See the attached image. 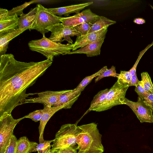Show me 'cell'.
Returning a JSON list of instances; mask_svg holds the SVG:
<instances>
[{
    "label": "cell",
    "mask_w": 153,
    "mask_h": 153,
    "mask_svg": "<svg viewBox=\"0 0 153 153\" xmlns=\"http://www.w3.org/2000/svg\"><path fill=\"white\" fill-rule=\"evenodd\" d=\"M80 132L76 138L78 153H102V135L97 124L92 123L78 126Z\"/></svg>",
    "instance_id": "obj_2"
},
{
    "label": "cell",
    "mask_w": 153,
    "mask_h": 153,
    "mask_svg": "<svg viewBox=\"0 0 153 153\" xmlns=\"http://www.w3.org/2000/svg\"><path fill=\"white\" fill-rule=\"evenodd\" d=\"M150 6L151 8L153 10V7L151 5H150Z\"/></svg>",
    "instance_id": "obj_40"
},
{
    "label": "cell",
    "mask_w": 153,
    "mask_h": 153,
    "mask_svg": "<svg viewBox=\"0 0 153 153\" xmlns=\"http://www.w3.org/2000/svg\"><path fill=\"white\" fill-rule=\"evenodd\" d=\"M131 78V75L128 71H121L119 74L117 80L121 84L128 86Z\"/></svg>",
    "instance_id": "obj_28"
},
{
    "label": "cell",
    "mask_w": 153,
    "mask_h": 153,
    "mask_svg": "<svg viewBox=\"0 0 153 153\" xmlns=\"http://www.w3.org/2000/svg\"><path fill=\"white\" fill-rule=\"evenodd\" d=\"M77 146H70L58 149H55L57 153H78Z\"/></svg>",
    "instance_id": "obj_34"
},
{
    "label": "cell",
    "mask_w": 153,
    "mask_h": 153,
    "mask_svg": "<svg viewBox=\"0 0 153 153\" xmlns=\"http://www.w3.org/2000/svg\"><path fill=\"white\" fill-rule=\"evenodd\" d=\"M66 90L59 91H46L36 93L38 97L27 99L24 104L39 103L44 105L53 107L58 101L60 96Z\"/></svg>",
    "instance_id": "obj_11"
},
{
    "label": "cell",
    "mask_w": 153,
    "mask_h": 153,
    "mask_svg": "<svg viewBox=\"0 0 153 153\" xmlns=\"http://www.w3.org/2000/svg\"><path fill=\"white\" fill-rule=\"evenodd\" d=\"M30 49L41 53L47 59L53 61L54 56L68 54L73 48V44H63L52 41L45 35L40 39L32 40L28 43Z\"/></svg>",
    "instance_id": "obj_3"
},
{
    "label": "cell",
    "mask_w": 153,
    "mask_h": 153,
    "mask_svg": "<svg viewBox=\"0 0 153 153\" xmlns=\"http://www.w3.org/2000/svg\"><path fill=\"white\" fill-rule=\"evenodd\" d=\"M153 45V42H152L151 44L148 45L146 47L144 50H143L140 52L139 55L138 56L137 59L135 64L132 67L129 71H128L131 76L133 75L136 73L137 67L140 60L141 59L143 56L147 51Z\"/></svg>",
    "instance_id": "obj_30"
},
{
    "label": "cell",
    "mask_w": 153,
    "mask_h": 153,
    "mask_svg": "<svg viewBox=\"0 0 153 153\" xmlns=\"http://www.w3.org/2000/svg\"><path fill=\"white\" fill-rule=\"evenodd\" d=\"M141 75V80L139 81V84L149 93L153 94V84L149 74L146 72Z\"/></svg>",
    "instance_id": "obj_23"
},
{
    "label": "cell",
    "mask_w": 153,
    "mask_h": 153,
    "mask_svg": "<svg viewBox=\"0 0 153 153\" xmlns=\"http://www.w3.org/2000/svg\"><path fill=\"white\" fill-rule=\"evenodd\" d=\"M19 17L16 14L8 16L0 21V36L18 28Z\"/></svg>",
    "instance_id": "obj_17"
},
{
    "label": "cell",
    "mask_w": 153,
    "mask_h": 153,
    "mask_svg": "<svg viewBox=\"0 0 153 153\" xmlns=\"http://www.w3.org/2000/svg\"><path fill=\"white\" fill-rule=\"evenodd\" d=\"M107 69V66H105L95 74L85 77L75 89L77 90H79L82 91L85 87L91 82L93 78L101 74Z\"/></svg>",
    "instance_id": "obj_22"
},
{
    "label": "cell",
    "mask_w": 153,
    "mask_h": 153,
    "mask_svg": "<svg viewBox=\"0 0 153 153\" xmlns=\"http://www.w3.org/2000/svg\"><path fill=\"white\" fill-rule=\"evenodd\" d=\"M119 74L117 73L115 67L112 66L109 69H107L101 74L97 77L95 79V82H96L104 77L107 76H113L117 78Z\"/></svg>",
    "instance_id": "obj_27"
},
{
    "label": "cell",
    "mask_w": 153,
    "mask_h": 153,
    "mask_svg": "<svg viewBox=\"0 0 153 153\" xmlns=\"http://www.w3.org/2000/svg\"><path fill=\"white\" fill-rule=\"evenodd\" d=\"M23 117L14 119L11 114L4 112L0 116V153H4L13 134V130L16 125Z\"/></svg>",
    "instance_id": "obj_7"
},
{
    "label": "cell",
    "mask_w": 153,
    "mask_h": 153,
    "mask_svg": "<svg viewBox=\"0 0 153 153\" xmlns=\"http://www.w3.org/2000/svg\"><path fill=\"white\" fill-rule=\"evenodd\" d=\"M104 39L88 44L79 49L71 51L68 54L76 53H84L87 57H92L100 55L101 48L104 42Z\"/></svg>",
    "instance_id": "obj_16"
},
{
    "label": "cell",
    "mask_w": 153,
    "mask_h": 153,
    "mask_svg": "<svg viewBox=\"0 0 153 153\" xmlns=\"http://www.w3.org/2000/svg\"><path fill=\"white\" fill-rule=\"evenodd\" d=\"M27 30L18 28L0 36V56L6 54L8 44L12 39Z\"/></svg>",
    "instance_id": "obj_19"
},
{
    "label": "cell",
    "mask_w": 153,
    "mask_h": 153,
    "mask_svg": "<svg viewBox=\"0 0 153 153\" xmlns=\"http://www.w3.org/2000/svg\"><path fill=\"white\" fill-rule=\"evenodd\" d=\"M36 7L35 22L31 30H35L45 35L49 32L47 29L48 27L61 22L62 17L54 14L41 4H37Z\"/></svg>",
    "instance_id": "obj_6"
},
{
    "label": "cell",
    "mask_w": 153,
    "mask_h": 153,
    "mask_svg": "<svg viewBox=\"0 0 153 153\" xmlns=\"http://www.w3.org/2000/svg\"><path fill=\"white\" fill-rule=\"evenodd\" d=\"M99 16L90 9H87L73 16L62 17L60 21L63 25L73 27L84 22L92 23L98 19Z\"/></svg>",
    "instance_id": "obj_9"
},
{
    "label": "cell",
    "mask_w": 153,
    "mask_h": 153,
    "mask_svg": "<svg viewBox=\"0 0 153 153\" xmlns=\"http://www.w3.org/2000/svg\"><path fill=\"white\" fill-rule=\"evenodd\" d=\"M109 89L106 88L98 92L94 97L88 110H91L99 104L102 103L105 99Z\"/></svg>",
    "instance_id": "obj_24"
},
{
    "label": "cell",
    "mask_w": 153,
    "mask_h": 153,
    "mask_svg": "<svg viewBox=\"0 0 153 153\" xmlns=\"http://www.w3.org/2000/svg\"><path fill=\"white\" fill-rule=\"evenodd\" d=\"M53 153H57L56 150L55 149V151Z\"/></svg>",
    "instance_id": "obj_41"
},
{
    "label": "cell",
    "mask_w": 153,
    "mask_h": 153,
    "mask_svg": "<svg viewBox=\"0 0 153 153\" xmlns=\"http://www.w3.org/2000/svg\"><path fill=\"white\" fill-rule=\"evenodd\" d=\"M115 21L110 20L104 16H99L98 19L92 22V26L88 34L98 31L104 28L115 23Z\"/></svg>",
    "instance_id": "obj_21"
},
{
    "label": "cell",
    "mask_w": 153,
    "mask_h": 153,
    "mask_svg": "<svg viewBox=\"0 0 153 153\" xmlns=\"http://www.w3.org/2000/svg\"><path fill=\"white\" fill-rule=\"evenodd\" d=\"M143 100L145 103L153 110V94L149 93Z\"/></svg>",
    "instance_id": "obj_35"
},
{
    "label": "cell",
    "mask_w": 153,
    "mask_h": 153,
    "mask_svg": "<svg viewBox=\"0 0 153 153\" xmlns=\"http://www.w3.org/2000/svg\"><path fill=\"white\" fill-rule=\"evenodd\" d=\"M92 25V23L85 22L73 27L77 32L81 34V36H83L88 34Z\"/></svg>",
    "instance_id": "obj_25"
},
{
    "label": "cell",
    "mask_w": 153,
    "mask_h": 153,
    "mask_svg": "<svg viewBox=\"0 0 153 153\" xmlns=\"http://www.w3.org/2000/svg\"><path fill=\"white\" fill-rule=\"evenodd\" d=\"M44 105L43 113L40 121L39 127V143H43L45 141L43 138V133L45 126L48 120L56 112L64 108L63 106L52 107Z\"/></svg>",
    "instance_id": "obj_14"
},
{
    "label": "cell",
    "mask_w": 153,
    "mask_h": 153,
    "mask_svg": "<svg viewBox=\"0 0 153 153\" xmlns=\"http://www.w3.org/2000/svg\"><path fill=\"white\" fill-rule=\"evenodd\" d=\"M36 7L31 9L27 14H24L19 17L18 28L23 29H30L33 26L36 12Z\"/></svg>",
    "instance_id": "obj_18"
},
{
    "label": "cell",
    "mask_w": 153,
    "mask_h": 153,
    "mask_svg": "<svg viewBox=\"0 0 153 153\" xmlns=\"http://www.w3.org/2000/svg\"><path fill=\"white\" fill-rule=\"evenodd\" d=\"M38 144L30 141L26 136H23L17 140L14 153H30V151Z\"/></svg>",
    "instance_id": "obj_20"
},
{
    "label": "cell",
    "mask_w": 153,
    "mask_h": 153,
    "mask_svg": "<svg viewBox=\"0 0 153 153\" xmlns=\"http://www.w3.org/2000/svg\"><path fill=\"white\" fill-rule=\"evenodd\" d=\"M47 29L51 32L48 39L56 42H61L63 40L62 39L67 36H81V34L73 27L65 26L62 23L53 25L48 27Z\"/></svg>",
    "instance_id": "obj_10"
},
{
    "label": "cell",
    "mask_w": 153,
    "mask_h": 153,
    "mask_svg": "<svg viewBox=\"0 0 153 153\" xmlns=\"http://www.w3.org/2000/svg\"><path fill=\"white\" fill-rule=\"evenodd\" d=\"M80 131L75 124L62 125L55 134L52 149H58L70 146H77L76 138Z\"/></svg>",
    "instance_id": "obj_4"
},
{
    "label": "cell",
    "mask_w": 153,
    "mask_h": 153,
    "mask_svg": "<svg viewBox=\"0 0 153 153\" xmlns=\"http://www.w3.org/2000/svg\"><path fill=\"white\" fill-rule=\"evenodd\" d=\"M38 2V1H32L28 2H25L23 4L13 8L10 10H8V15L11 16L16 14L20 16L24 14L23 10L26 7L33 3Z\"/></svg>",
    "instance_id": "obj_26"
},
{
    "label": "cell",
    "mask_w": 153,
    "mask_h": 153,
    "mask_svg": "<svg viewBox=\"0 0 153 153\" xmlns=\"http://www.w3.org/2000/svg\"><path fill=\"white\" fill-rule=\"evenodd\" d=\"M43 113V109L35 110L24 116L25 118L31 119L35 122L40 121Z\"/></svg>",
    "instance_id": "obj_31"
},
{
    "label": "cell",
    "mask_w": 153,
    "mask_h": 153,
    "mask_svg": "<svg viewBox=\"0 0 153 153\" xmlns=\"http://www.w3.org/2000/svg\"><path fill=\"white\" fill-rule=\"evenodd\" d=\"M8 10L5 9H0V21L1 20L8 15Z\"/></svg>",
    "instance_id": "obj_37"
},
{
    "label": "cell",
    "mask_w": 153,
    "mask_h": 153,
    "mask_svg": "<svg viewBox=\"0 0 153 153\" xmlns=\"http://www.w3.org/2000/svg\"><path fill=\"white\" fill-rule=\"evenodd\" d=\"M123 102L131 109L141 123H153V110L141 98L138 97L137 101L134 102L125 97Z\"/></svg>",
    "instance_id": "obj_8"
},
{
    "label": "cell",
    "mask_w": 153,
    "mask_h": 153,
    "mask_svg": "<svg viewBox=\"0 0 153 153\" xmlns=\"http://www.w3.org/2000/svg\"><path fill=\"white\" fill-rule=\"evenodd\" d=\"M51 147H50L48 149L44 151H37V153H53L55 151V149H53L52 148L51 149Z\"/></svg>",
    "instance_id": "obj_39"
},
{
    "label": "cell",
    "mask_w": 153,
    "mask_h": 153,
    "mask_svg": "<svg viewBox=\"0 0 153 153\" xmlns=\"http://www.w3.org/2000/svg\"><path fill=\"white\" fill-rule=\"evenodd\" d=\"M108 27L104 28L98 31L88 34L86 35L77 37L74 43L73 44L72 51L79 48L96 42L105 39L108 30Z\"/></svg>",
    "instance_id": "obj_12"
},
{
    "label": "cell",
    "mask_w": 153,
    "mask_h": 153,
    "mask_svg": "<svg viewBox=\"0 0 153 153\" xmlns=\"http://www.w3.org/2000/svg\"><path fill=\"white\" fill-rule=\"evenodd\" d=\"M82 91L73 90H66L59 97L57 102L53 107L63 106L64 109L71 108L74 103L78 99Z\"/></svg>",
    "instance_id": "obj_13"
},
{
    "label": "cell",
    "mask_w": 153,
    "mask_h": 153,
    "mask_svg": "<svg viewBox=\"0 0 153 153\" xmlns=\"http://www.w3.org/2000/svg\"><path fill=\"white\" fill-rule=\"evenodd\" d=\"M47 59L39 62L17 60L11 53L0 56V116L11 114L17 106L24 104L30 96L27 89L33 85L52 64Z\"/></svg>",
    "instance_id": "obj_1"
},
{
    "label": "cell",
    "mask_w": 153,
    "mask_h": 153,
    "mask_svg": "<svg viewBox=\"0 0 153 153\" xmlns=\"http://www.w3.org/2000/svg\"><path fill=\"white\" fill-rule=\"evenodd\" d=\"M17 140L13 134L12 136L9 144L4 153H14Z\"/></svg>",
    "instance_id": "obj_32"
},
{
    "label": "cell",
    "mask_w": 153,
    "mask_h": 153,
    "mask_svg": "<svg viewBox=\"0 0 153 153\" xmlns=\"http://www.w3.org/2000/svg\"><path fill=\"white\" fill-rule=\"evenodd\" d=\"M128 87L117 80L109 89L105 100L91 111L101 112L109 109L116 105L124 104L123 99Z\"/></svg>",
    "instance_id": "obj_5"
},
{
    "label": "cell",
    "mask_w": 153,
    "mask_h": 153,
    "mask_svg": "<svg viewBox=\"0 0 153 153\" xmlns=\"http://www.w3.org/2000/svg\"><path fill=\"white\" fill-rule=\"evenodd\" d=\"M139 81L138 80L136 73L131 76V81L128 85V86H136L139 84Z\"/></svg>",
    "instance_id": "obj_36"
},
{
    "label": "cell",
    "mask_w": 153,
    "mask_h": 153,
    "mask_svg": "<svg viewBox=\"0 0 153 153\" xmlns=\"http://www.w3.org/2000/svg\"><path fill=\"white\" fill-rule=\"evenodd\" d=\"M133 22L134 23L139 25L143 24L145 23V20L142 18H136L135 19Z\"/></svg>",
    "instance_id": "obj_38"
},
{
    "label": "cell",
    "mask_w": 153,
    "mask_h": 153,
    "mask_svg": "<svg viewBox=\"0 0 153 153\" xmlns=\"http://www.w3.org/2000/svg\"><path fill=\"white\" fill-rule=\"evenodd\" d=\"M54 141V139L50 140H45L43 143L38 144L35 148L30 151V153L36 151H44L50 147H52V145L50 144Z\"/></svg>",
    "instance_id": "obj_29"
},
{
    "label": "cell",
    "mask_w": 153,
    "mask_h": 153,
    "mask_svg": "<svg viewBox=\"0 0 153 153\" xmlns=\"http://www.w3.org/2000/svg\"><path fill=\"white\" fill-rule=\"evenodd\" d=\"M135 91L137 93L139 97L144 100L148 96L149 93L146 91L140 84L135 86Z\"/></svg>",
    "instance_id": "obj_33"
},
{
    "label": "cell",
    "mask_w": 153,
    "mask_h": 153,
    "mask_svg": "<svg viewBox=\"0 0 153 153\" xmlns=\"http://www.w3.org/2000/svg\"><path fill=\"white\" fill-rule=\"evenodd\" d=\"M93 3V2H90L57 8H48V10L56 15L61 16L64 15L67 16L71 13H79L80 11Z\"/></svg>",
    "instance_id": "obj_15"
}]
</instances>
